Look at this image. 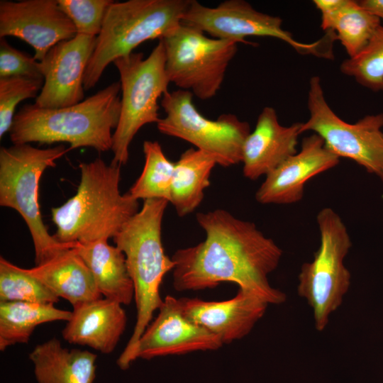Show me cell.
Masks as SVG:
<instances>
[{
	"mask_svg": "<svg viewBox=\"0 0 383 383\" xmlns=\"http://www.w3.org/2000/svg\"><path fill=\"white\" fill-rule=\"evenodd\" d=\"M196 218L206 238L173 254L175 290L213 289L222 282H231L269 304L286 301V294L272 287L268 280L282 256V249L272 239L255 223L239 219L224 209L199 212Z\"/></svg>",
	"mask_w": 383,
	"mask_h": 383,
	"instance_id": "6da1fadb",
	"label": "cell"
},
{
	"mask_svg": "<svg viewBox=\"0 0 383 383\" xmlns=\"http://www.w3.org/2000/svg\"><path fill=\"white\" fill-rule=\"evenodd\" d=\"M120 82H115L81 102L60 109L26 104L16 113L9 131L13 145L65 142L70 150L89 147L111 150L112 131L121 113Z\"/></svg>",
	"mask_w": 383,
	"mask_h": 383,
	"instance_id": "7a4b0ae2",
	"label": "cell"
},
{
	"mask_svg": "<svg viewBox=\"0 0 383 383\" xmlns=\"http://www.w3.org/2000/svg\"><path fill=\"white\" fill-rule=\"evenodd\" d=\"M77 193L52 209L57 227L54 238L63 243H89L108 240L138 212V200L119 190L121 165L101 158L79 165Z\"/></svg>",
	"mask_w": 383,
	"mask_h": 383,
	"instance_id": "3957f363",
	"label": "cell"
},
{
	"mask_svg": "<svg viewBox=\"0 0 383 383\" xmlns=\"http://www.w3.org/2000/svg\"><path fill=\"white\" fill-rule=\"evenodd\" d=\"M168 203L161 199L144 200L141 209L113 238L116 246L126 256L137 309L133 332L116 362L122 370L128 368V359L133 347L162 304L160 287L165 275L174 267L172 257L165 252L161 238L162 218Z\"/></svg>",
	"mask_w": 383,
	"mask_h": 383,
	"instance_id": "277c9868",
	"label": "cell"
},
{
	"mask_svg": "<svg viewBox=\"0 0 383 383\" xmlns=\"http://www.w3.org/2000/svg\"><path fill=\"white\" fill-rule=\"evenodd\" d=\"M191 0H128L113 1L87 67L84 88L99 81L107 66L130 55L147 40H160L181 23Z\"/></svg>",
	"mask_w": 383,
	"mask_h": 383,
	"instance_id": "5b68a950",
	"label": "cell"
},
{
	"mask_svg": "<svg viewBox=\"0 0 383 383\" xmlns=\"http://www.w3.org/2000/svg\"><path fill=\"white\" fill-rule=\"evenodd\" d=\"M70 150L64 145L39 149L29 144L0 150V205L16 210L26 222L34 245L35 265L77 244L60 243L48 233L38 203L43 173Z\"/></svg>",
	"mask_w": 383,
	"mask_h": 383,
	"instance_id": "8992f818",
	"label": "cell"
},
{
	"mask_svg": "<svg viewBox=\"0 0 383 383\" xmlns=\"http://www.w3.org/2000/svg\"><path fill=\"white\" fill-rule=\"evenodd\" d=\"M316 221L320 245L313 260L301 267L297 293L311 308L315 328L321 332L350 289L351 274L344 259L352 242L343 220L331 208L322 209Z\"/></svg>",
	"mask_w": 383,
	"mask_h": 383,
	"instance_id": "52a82bcc",
	"label": "cell"
},
{
	"mask_svg": "<svg viewBox=\"0 0 383 383\" xmlns=\"http://www.w3.org/2000/svg\"><path fill=\"white\" fill-rule=\"evenodd\" d=\"M120 75L121 113L113 133L112 162L127 163L129 146L145 125L160 121L158 100L168 91L170 80L165 70V52L159 40L149 55L132 52L113 62Z\"/></svg>",
	"mask_w": 383,
	"mask_h": 383,
	"instance_id": "ba28073f",
	"label": "cell"
},
{
	"mask_svg": "<svg viewBox=\"0 0 383 383\" xmlns=\"http://www.w3.org/2000/svg\"><path fill=\"white\" fill-rule=\"evenodd\" d=\"M160 40L170 82L201 100L213 97L236 54L238 43L209 37L182 23Z\"/></svg>",
	"mask_w": 383,
	"mask_h": 383,
	"instance_id": "9c48e42d",
	"label": "cell"
},
{
	"mask_svg": "<svg viewBox=\"0 0 383 383\" xmlns=\"http://www.w3.org/2000/svg\"><path fill=\"white\" fill-rule=\"evenodd\" d=\"M182 23L210 37L238 44H252L245 39L250 36L270 37L285 42L300 54L333 58L332 47L336 38L333 32L325 33L323 38L311 43L299 42L282 28L279 17L260 12L243 0L224 1L216 7L191 0Z\"/></svg>",
	"mask_w": 383,
	"mask_h": 383,
	"instance_id": "30bf717a",
	"label": "cell"
},
{
	"mask_svg": "<svg viewBox=\"0 0 383 383\" xmlns=\"http://www.w3.org/2000/svg\"><path fill=\"white\" fill-rule=\"evenodd\" d=\"M192 97L191 92L179 89L165 93L160 101L165 116L157 123L158 131L189 142L212 156L217 165L229 167L241 162L250 124L231 113L216 120L206 118L195 107Z\"/></svg>",
	"mask_w": 383,
	"mask_h": 383,
	"instance_id": "8fae6325",
	"label": "cell"
},
{
	"mask_svg": "<svg viewBox=\"0 0 383 383\" xmlns=\"http://www.w3.org/2000/svg\"><path fill=\"white\" fill-rule=\"evenodd\" d=\"M308 120L301 133L312 131L337 157L352 160L383 184V113L366 115L350 123L340 118L326 100L320 77L309 81Z\"/></svg>",
	"mask_w": 383,
	"mask_h": 383,
	"instance_id": "7c38bea8",
	"label": "cell"
},
{
	"mask_svg": "<svg viewBox=\"0 0 383 383\" xmlns=\"http://www.w3.org/2000/svg\"><path fill=\"white\" fill-rule=\"evenodd\" d=\"M76 35L57 0L0 1V38L12 36L25 41L34 49L38 62L53 46Z\"/></svg>",
	"mask_w": 383,
	"mask_h": 383,
	"instance_id": "4fadbf2b",
	"label": "cell"
},
{
	"mask_svg": "<svg viewBox=\"0 0 383 383\" xmlns=\"http://www.w3.org/2000/svg\"><path fill=\"white\" fill-rule=\"evenodd\" d=\"M96 37L77 34L53 46L40 61L44 83L35 104L60 109L84 100V77Z\"/></svg>",
	"mask_w": 383,
	"mask_h": 383,
	"instance_id": "5bb4252c",
	"label": "cell"
},
{
	"mask_svg": "<svg viewBox=\"0 0 383 383\" xmlns=\"http://www.w3.org/2000/svg\"><path fill=\"white\" fill-rule=\"evenodd\" d=\"M155 321L143 332L128 359L129 367L138 358L216 350L223 345L214 334L187 318L178 299L166 296Z\"/></svg>",
	"mask_w": 383,
	"mask_h": 383,
	"instance_id": "9a60e30c",
	"label": "cell"
},
{
	"mask_svg": "<svg viewBox=\"0 0 383 383\" xmlns=\"http://www.w3.org/2000/svg\"><path fill=\"white\" fill-rule=\"evenodd\" d=\"M323 140L313 133L302 140L301 150L265 176L255 194L263 204H290L301 201L305 184L339 163Z\"/></svg>",
	"mask_w": 383,
	"mask_h": 383,
	"instance_id": "2e32d148",
	"label": "cell"
},
{
	"mask_svg": "<svg viewBox=\"0 0 383 383\" xmlns=\"http://www.w3.org/2000/svg\"><path fill=\"white\" fill-rule=\"evenodd\" d=\"M178 301L187 318L216 335L223 344L248 335L270 305L242 289L234 297L222 301H206L198 298H181Z\"/></svg>",
	"mask_w": 383,
	"mask_h": 383,
	"instance_id": "e0dca14e",
	"label": "cell"
},
{
	"mask_svg": "<svg viewBox=\"0 0 383 383\" xmlns=\"http://www.w3.org/2000/svg\"><path fill=\"white\" fill-rule=\"evenodd\" d=\"M301 126L300 122L282 126L276 111L270 106L265 107L257 117L255 129L243 143V175L256 180L296 154Z\"/></svg>",
	"mask_w": 383,
	"mask_h": 383,
	"instance_id": "ac0fdd59",
	"label": "cell"
},
{
	"mask_svg": "<svg viewBox=\"0 0 383 383\" xmlns=\"http://www.w3.org/2000/svg\"><path fill=\"white\" fill-rule=\"evenodd\" d=\"M122 306L101 298L73 307L62 331V338L70 343L88 346L104 354L112 353L126 326L127 316Z\"/></svg>",
	"mask_w": 383,
	"mask_h": 383,
	"instance_id": "d6986e66",
	"label": "cell"
},
{
	"mask_svg": "<svg viewBox=\"0 0 383 383\" xmlns=\"http://www.w3.org/2000/svg\"><path fill=\"white\" fill-rule=\"evenodd\" d=\"M26 270L57 296L67 300L73 307L102 298L77 245L60 252L40 265Z\"/></svg>",
	"mask_w": 383,
	"mask_h": 383,
	"instance_id": "ffe728a7",
	"label": "cell"
},
{
	"mask_svg": "<svg viewBox=\"0 0 383 383\" xmlns=\"http://www.w3.org/2000/svg\"><path fill=\"white\" fill-rule=\"evenodd\" d=\"M97 355L63 348L56 338L37 345L29 354L38 383H94Z\"/></svg>",
	"mask_w": 383,
	"mask_h": 383,
	"instance_id": "44dd1931",
	"label": "cell"
},
{
	"mask_svg": "<svg viewBox=\"0 0 383 383\" xmlns=\"http://www.w3.org/2000/svg\"><path fill=\"white\" fill-rule=\"evenodd\" d=\"M108 240L82 244L77 251L90 270L99 292L104 298L128 305L135 296L134 286L129 274L126 256Z\"/></svg>",
	"mask_w": 383,
	"mask_h": 383,
	"instance_id": "7402d4cb",
	"label": "cell"
},
{
	"mask_svg": "<svg viewBox=\"0 0 383 383\" xmlns=\"http://www.w3.org/2000/svg\"><path fill=\"white\" fill-rule=\"evenodd\" d=\"M216 165L212 156L194 148L185 150L174 162L170 203L179 216L192 213L201 203Z\"/></svg>",
	"mask_w": 383,
	"mask_h": 383,
	"instance_id": "603a6c76",
	"label": "cell"
},
{
	"mask_svg": "<svg viewBox=\"0 0 383 383\" xmlns=\"http://www.w3.org/2000/svg\"><path fill=\"white\" fill-rule=\"evenodd\" d=\"M72 311L54 304L0 301V350L16 343H26L35 328L43 323L68 321Z\"/></svg>",
	"mask_w": 383,
	"mask_h": 383,
	"instance_id": "cb8c5ba5",
	"label": "cell"
},
{
	"mask_svg": "<svg viewBox=\"0 0 383 383\" xmlns=\"http://www.w3.org/2000/svg\"><path fill=\"white\" fill-rule=\"evenodd\" d=\"M145 163L141 174L128 194L134 199L170 201L174 162L169 160L157 141L143 143Z\"/></svg>",
	"mask_w": 383,
	"mask_h": 383,
	"instance_id": "d4e9b609",
	"label": "cell"
},
{
	"mask_svg": "<svg viewBox=\"0 0 383 383\" xmlns=\"http://www.w3.org/2000/svg\"><path fill=\"white\" fill-rule=\"evenodd\" d=\"M381 22L358 1L348 0L335 22L333 31L349 57H353L367 46L382 25Z\"/></svg>",
	"mask_w": 383,
	"mask_h": 383,
	"instance_id": "484cf974",
	"label": "cell"
},
{
	"mask_svg": "<svg viewBox=\"0 0 383 383\" xmlns=\"http://www.w3.org/2000/svg\"><path fill=\"white\" fill-rule=\"evenodd\" d=\"M58 301V296L26 269L0 257V301L55 304Z\"/></svg>",
	"mask_w": 383,
	"mask_h": 383,
	"instance_id": "4316f807",
	"label": "cell"
},
{
	"mask_svg": "<svg viewBox=\"0 0 383 383\" xmlns=\"http://www.w3.org/2000/svg\"><path fill=\"white\" fill-rule=\"evenodd\" d=\"M340 70L372 91H383L382 25L377 28L367 46L358 55L341 63Z\"/></svg>",
	"mask_w": 383,
	"mask_h": 383,
	"instance_id": "83f0119b",
	"label": "cell"
},
{
	"mask_svg": "<svg viewBox=\"0 0 383 383\" xmlns=\"http://www.w3.org/2000/svg\"><path fill=\"white\" fill-rule=\"evenodd\" d=\"M44 79L25 77H0V138L9 132L17 105L23 100L35 98Z\"/></svg>",
	"mask_w": 383,
	"mask_h": 383,
	"instance_id": "f1b7e54d",
	"label": "cell"
},
{
	"mask_svg": "<svg viewBox=\"0 0 383 383\" xmlns=\"http://www.w3.org/2000/svg\"><path fill=\"white\" fill-rule=\"evenodd\" d=\"M111 0H57L74 24L77 34L97 37Z\"/></svg>",
	"mask_w": 383,
	"mask_h": 383,
	"instance_id": "f546056e",
	"label": "cell"
},
{
	"mask_svg": "<svg viewBox=\"0 0 383 383\" xmlns=\"http://www.w3.org/2000/svg\"><path fill=\"white\" fill-rule=\"evenodd\" d=\"M6 77L44 79L40 62L12 47L3 38L0 40V77Z\"/></svg>",
	"mask_w": 383,
	"mask_h": 383,
	"instance_id": "4dcf8cb0",
	"label": "cell"
},
{
	"mask_svg": "<svg viewBox=\"0 0 383 383\" xmlns=\"http://www.w3.org/2000/svg\"><path fill=\"white\" fill-rule=\"evenodd\" d=\"M348 0H314L313 2L321 14V27L325 31H333L335 22Z\"/></svg>",
	"mask_w": 383,
	"mask_h": 383,
	"instance_id": "1f68e13d",
	"label": "cell"
},
{
	"mask_svg": "<svg viewBox=\"0 0 383 383\" xmlns=\"http://www.w3.org/2000/svg\"><path fill=\"white\" fill-rule=\"evenodd\" d=\"M360 4L383 21V0H361Z\"/></svg>",
	"mask_w": 383,
	"mask_h": 383,
	"instance_id": "d6a6232c",
	"label": "cell"
}]
</instances>
